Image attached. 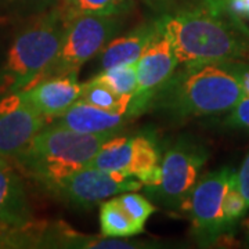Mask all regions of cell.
<instances>
[{"label": "cell", "instance_id": "obj_9", "mask_svg": "<svg viewBox=\"0 0 249 249\" xmlns=\"http://www.w3.org/2000/svg\"><path fill=\"white\" fill-rule=\"evenodd\" d=\"M142 183L121 172L85 166L57 181L47 193L75 209H90L109 198L137 191Z\"/></svg>", "mask_w": 249, "mask_h": 249}, {"label": "cell", "instance_id": "obj_20", "mask_svg": "<svg viewBox=\"0 0 249 249\" xmlns=\"http://www.w3.org/2000/svg\"><path fill=\"white\" fill-rule=\"evenodd\" d=\"M90 82L104 85L119 96H133L137 88L136 64H124L103 70L93 76Z\"/></svg>", "mask_w": 249, "mask_h": 249}, {"label": "cell", "instance_id": "obj_12", "mask_svg": "<svg viewBox=\"0 0 249 249\" xmlns=\"http://www.w3.org/2000/svg\"><path fill=\"white\" fill-rule=\"evenodd\" d=\"M21 91L37 112L47 121H54L79 101L82 83L78 82L76 75L55 76L40 80Z\"/></svg>", "mask_w": 249, "mask_h": 249}, {"label": "cell", "instance_id": "obj_25", "mask_svg": "<svg viewBox=\"0 0 249 249\" xmlns=\"http://www.w3.org/2000/svg\"><path fill=\"white\" fill-rule=\"evenodd\" d=\"M204 1L231 17L240 18L242 21L249 19V0H204Z\"/></svg>", "mask_w": 249, "mask_h": 249}, {"label": "cell", "instance_id": "obj_17", "mask_svg": "<svg viewBox=\"0 0 249 249\" xmlns=\"http://www.w3.org/2000/svg\"><path fill=\"white\" fill-rule=\"evenodd\" d=\"M57 7L68 21L82 14L127 17L136 4L134 0H58Z\"/></svg>", "mask_w": 249, "mask_h": 249}, {"label": "cell", "instance_id": "obj_13", "mask_svg": "<svg viewBox=\"0 0 249 249\" xmlns=\"http://www.w3.org/2000/svg\"><path fill=\"white\" fill-rule=\"evenodd\" d=\"M133 119L129 111H112L78 101L52 124L79 133L119 134Z\"/></svg>", "mask_w": 249, "mask_h": 249}, {"label": "cell", "instance_id": "obj_30", "mask_svg": "<svg viewBox=\"0 0 249 249\" xmlns=\"http://www.w3.org/2000/svg\"><path fill=\"white\" fill-rule=\"evenodd\" d=\"M245 230H247V235H248V238H249V220L245 223Z\"/></svg>", "mask_w": 249, "mask_h": 249}, {"label": "cell", "instance_id": "obj_6", "mask_svg": "<svg viewBox=\"0 0 249 249\" xmlns=\"http://www.w3.org/2000/svg\"><path fill=\"white\" fill-rule=\"evenodd\" d=\"M208 158L209 151L204 144L190 137H180L162 154L160 183L142 187L145 194L162 208L183 209Z\"/></svg>", "mask_w": 249, "mask_h": 249}, {"label": "cell", "instance_id": "obj_21", "mask_svg": "<svg viewBox=\"0 0 249 249\" xmlns=\"http://www.w3.org/2000/svg\"><path fill=\"white\" fill-rule=\"evenodd\" d=\"M79 101L112 111H129L132 96H119L104 85L88 80L82 83Z\"/></svg>", "mask_w": 249, "mask_h": 249}, {"label": "cell", "instance_id": "obj_3", "mask_svg": "<svg viewBox=\"0 0 249 249\" xmlns=\"http://www.w3.org/2000/svg\"><path fill=\"white\" fill-rule=\"evenodd\" d=\"M114 136L118 134L79 133L47 124L11 162L47 193L61 178L85 168Z\"/></svg>", "mask_w": 249, "mask_h": 249}, {"label": "cell", "instance_id": "obj_27", "mask_svg": "<svg viewBox=\"0 0 249 249\" xmlns=\"http://www.w3.org/2000/svg\"><path fill=\"white\" fill-rule=\"evenodd\" d=\"M142 1L154 13L163 16V14H170L178 10L193 6L199 0H142Z\"/></svg>", "mask_w": 249, "mask_h": 249}, {"label": "cell", "instance_id": "obj_10", "mask_svg": "<svg viewBox=\"0 0 249 249\" xmlns=\"http://www.w3.org/2000/svg\"><path fill=\"white\" fill-rule=\"evenodd\" d=\"M178 67V55L172 42L160 27L158 35L136 62L137 88L129 107V112L134 119L145 111H150L152 100L173 76Z\"/></svg>", "mask_w": 249, "mask_h": 249}, {"label": "cell", "instance_id": "obj_4", "mask_svg": "<svg viewBox=\"0 0 249 249\" xmlns=\"http://www.w3.org/2000/svg\"><path fill=\"white\" fill-rule=\"evenodd\" d=\"M24 22L0 68V96L35 85L61 47L67 19L57 6Z\"/></svg>", "mask_w": 249, "mask_h": 249}, {"label": "cell", "instance_id": "obj_18", "mask_svg": "<svg viewBox=\"0 0 249 249\" xmlns=\"http://www.w3.org/2000/svg\"><path fill=\"white\" fill-rule=\"evenodd\" d=\"M100 230L103 235L114 238H129L144 231L119 205L115 196L100 204Z\"/></svg>", "mask_w": 249, "mask_h": 249}, {"label": "cell", "instance_id": "obj_16", "mask_svg": "<svg viewBox=\"0 0 249 249\" xmlns=\"http://www.w3.org/2000/svg\"><path fill=\"white\" fill-rule=\"evenodd\" d=\"M43 248H98V249H136L157 248L155 245H145L142 241H129L106 235H86L75 231L64 222L47 223L43 240Z\"/></svg>", "mask_w": 249, "mask_h": 249}, {"label": "cell", "instance_id": "obj_26", "mask_svg": "<svg viewBox=\"0 0 249 249\" xmlns=\"http://www.w3.org/2000/svg\"><path fill=\"white\" fill-rule=\"evenodd\" d=\"M224 124L230 129L249 132V97H244L232 108L224 119Z\"/></svg>", "mask_w": 249, "mask_h": 249}, {"label": "cell", "instance_id": "obj_11", "mask_svg": "<svg viewBox=\"0 0 249 249\" xmlns=\"http://www.w3.org/2000/svg\"><path fill=\"white\" fill-rule=\"evenodd\" d=\"M47 122L21 90L0 96V157L14 160Z\"/></svg>", "mask_w": 249, "mask_h": 249}, {"label": "cell", "instance_id": "obj_1", "mask_svg": "<svg viewBox=\"0 0 249 249\" xmlns=\"http://www.w3.org/2000/svg\"><path fill=\"white\" fill-rule=\"evenodd\" d=\"M157 19L172 42L178 65L249 62V28L245 21L216 10L204 0Z\"/></svg>", "mask_w": 249, "mask_h": 249}, {"label": "cell", "instance_id": "obj_24", "mask_svg": "<svg viewBox=\"0 0 249 249\" xmlns=\"http://www.w3.org/2000/svg\"><path fill=\"white\" fill-rule=\"evenodd\" d=\"M115 199L127 212V214L142 229L145 227V223L150 219V216L157 211L155 205L150 202L145 196L136 194L133 191L122 193L116 196Z\"/></svg>", "mask_w": 249, "mask_h": 249}, {"label": "cell", "instance_id": "obj_8", "mask_svg": "<svg viewBox=\"0 0 249 249\" xmlns=\"http://www.w3.org/2000/svg\"><path fill=\"white\" fill-rule=\"evenodd\" d=\"M234 173L235 169L230 166L205 173L198 178L183 206L191 223V235L202 247L212 245L227 234L223 216V199Z\"/></svg>", "mask_w": 249, "mask_h": 249}, {"label": "cell", "instance_id": "obj_7", "mask_svg": "<svg viewBox=\"0 0 249 249\" xmlns=\"http://www.w3.org/2000/svg\"><path fill=\"white\" fill-rule=\"evenodd\" d=\"M162 152L154 133L114 136L86 166L121 172L137 178L142 187L160 183Z\"/></svg>", "mask_w": 249, "mask_h": 249}, {"label": "cell", "instance_id": "obj_19", "mask_svg": "<svg viewBox=\"0 0 249 249\" xmlns=\"http://www.w3.org/2000/svg\"><path fill=\"white\" fill-rule=\"evenodd\" d=\"M47 223L34 222L27 227H16L0 220V249L43 248Z\"/></svg>", "mask_w": 249, "mask_h": 249}, {"label": "cell", "instance_id": "obj_14", "mask_svg": "<svg viewBox=\"0 0 249 249\" xmlns=\"http://www.w3.org/2000/svg\"><path fill=\"white\" fill-rule=\"evenodd\" d=\"M0 220L16 227L36 222L19 170L3 157H0Z\"/></svg>", "mask_w": 249, "mask_h": 249}, {"label": "cell", "instance_id": "obj_5", "mask_svg": "<svg viewBox=\"0 0 249 249\" xmlns=\"http://www.w3.org/2000/svg\"><path fill=\"white\" fill-rule=\"evenodd\" d=\"M124 18L82 14L68 19L61 47L37 82L55 76H78L82 65L98 55L108 42L115 37L124 25Z\"/></svg>", "mask_w": 249, "mask_h": 249}, {"label": "cell", "instance_id": "obj_15", "mask_svg": "<svg viewBox=\"0 0 249 249\" xmlns=\"http://www.w3.org/2000/svg\"><path fill=\"white\" fill-rule=\"evenodd\" d=\"M158 32V21L154 19L136 27L126 35L118 37L115 36L100 52V71L116 65L136 64L147 50V47L151 45Z\"/></svg>", "mask_w": 249, "mask_h": 249}, {"label": "cell", "instance_id": "obj_29", "mask_svg": "<svg viewBox=\"0 0 249 249\" xmlns=\"http://www.w3.org/2000/svg\"><path fill=\"white\" fill-rule=\"evenodd\" d=\"M242 86L245 91V97H249V62H245L242 71Z\"/></svg>", "mask_w": 249, "mask_h": 249}, {"label": "cell", "instance_id": "obj_23", "mask_svg": "<svg viewBox=\"0 0 249 249\" xmlns=\"http://www.w3.org/2000/svg\"><path fill=\"white\" fill-rule=\"evenodd\" d=\"M249 206L245 201V198L237 187L235 183V173L232 178L230 186L227 188V193L223 199V216H224V224L227 234L232 231L235 224L240 222L241 217L248 212Z\"/></svg>", "mask_w": 249, "mask_h": 249}, {"label": "cell", "instance_id": "obj_28", "mask_svg": "<svg viewBox=\"0 0 249 249\" xmlns=\"http://www.w3.org/2000/svg\"><path fill=\"white\" fill-rule=\"evenodd\" d=\"M235 183L249 206V154L242 160L240 169H235Z\"/></svg>", "mask_w": 249, "mask_h": 249}, {"label": "cell", "instance_id": "obj_2", "mask_svg": "<svg viewBox=\"0 0 249 249\" xmlns=\"http://www.w3.org/2000/svg\"><path fill=\"white\" fill-rule=\"evenodd\" d=\"M245 61L184 64L152 100L157 109L175 121L229 114L245 97Z\"/></svg>", "mask_w": 249, "mask_h": 249}, {"label": "cell", "instance_id": "obj_22", "mask_svg": "<svg viewBox=\"0 0 249 249\" xmlns=\"http://www.w3.org/2000/svg\"><path fill=\"white\" fill-rule=\"evenodd\" d=\"M58 4V0H0V17L25 21Z\"/></svg>", "mask_w": 249, "mask_h": 249}]
</instances>
